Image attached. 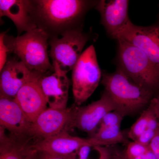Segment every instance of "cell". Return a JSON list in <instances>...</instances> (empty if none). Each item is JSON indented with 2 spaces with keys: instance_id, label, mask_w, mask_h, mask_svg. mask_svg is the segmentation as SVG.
<instances>
[{
  "instance_id": "cell-1",
  "label": "cell",
  "mask_w": 159,
  "mask_h": 159,
  "mask_svg": "<svg viewBox=\"0 0 159 159\" xmlns=\"http://www.w3.org/2000/svg\"><path fill=\"white\" fill-rule=\"evenodd\" d=\"M91 3L83 0H34L31 1L30 13L37 28L51 38L80 28L79 23Z\"/></svg>"
},
{
  "instance_id": "cell-2",
  "label": "cell",
  "mask_w": 159,
  "mask_h": 159,
  "mask_svg": "<svg viewBox=\"0 0 159 159\" xmlns=\"http://www.w3.org/2000/svg\"><path fill=\"white\" fill-rule=\"evenodd\" d=\"M101 82L115 111L124 117L142 112L155 96L153 92L134 82L119 67L114 73H103Z\"/></svg>"
},
{
  "instance_id": "cell-3",
  "label": "cell",
  "mask_w": 159,
  "mask_h": 159,
  "mask_svg": "<svg viewBox=\"0 0 159 159\" xmlns=\"http://www.w3.org/2000/svg\"><path fill=\"white\" fill-rule=\"evenodd\" d=\"M48 34L36 28L17 37L4 36L8 53H13L32 72L44 76L54 72L48 52Z\"/></svg>"
},
{
  "instance_id": "cell-4",
  "label": "cell",
  "mask_w": 159,
  "mask_h": 159,
  "mask_svg": "<svg viewBox=\"0 0 159 159\" xmlns=\"http://www.w3.org/2000/svg\"><path fill=\"white\" fill-rule=\"evenodd\" d=\"M118 41V67L138 85L153 92H159V73L146 54L122 38Z\"/></svg>"
},
{
  "instance_id": "cell-5",
  "label": "cell",
  "mask_w": 159,
  "mask_h": 159,
  "mask_svg": "<svg viewBox=\"0 0 159 159\" xmlns=\"http://www.w3.org/2000/svg\"><path fill=\"white\" fill-rule=\"evenodd\" d=\"M49 39V55L54 72L67 74L77 63L90 36L79 28Z\"/></svg>"
},
{
  "instance_id": "cell-6",
  "label": "cell",
  "mask_w": 159,
  "mask_h": 159,
  "mask_svg": "<svg viewBox=\"0 0 159 159\" xmlns=\"http://www.w3.org/2000/svg\"><path fill=\"white\" fill-rule=\"evenodd\" d=\"M102 77L93 45L83 52L72 70V91L75 105L80 106L93 93Z\"/></svg>"
},
{
  "instance_id": "cell-7",
  "label": "cell",
  "mask_w": 159,
  "mask_h": 159,
  "mask_svg": "<svg viewBox=\"0 0 159 159\" xmlns=\"http://www.w3.org/2000/svg\"><path fill=\"white\" fill-rule=\"evenodd\" d=\"M75 105L64 109L48 107L31 123L30 136L32 140H42L71 130Z\"/></svg>"
},
{
  "instance_id": "cell-8",
  "label": "cell",
  "mask_w": 159,
  "mask_h": 159,
  "mask_svg": "<svg viewBox=\"0 0 159 159\" xmlns=\"http://www.w3.org/2000/svg\"><path fill=\"white\" fill-rule=\"evenodd\" d=\"M128 0H102L96 4L101 24L110 37L118 39L133 23L128 16Z\"/></svg>"
},
{
  "instance_id": "cell-9",
  "label": "cell",
  "mask_w": 159,
  "mask_h": 159,
  "mask_svg": "<svg viewBox=\"0 0 159 159\" xmlns=\"http://www.w3.org/2000/svg\"><path fill=\"white\" fill-rule=\"evenodd\" d=\"M84 146L93 147L105 145L94 138L84 139L73 136L67 132L48 139L35 140L29 144V147L32 150L66 157L77 156L80 149Z\"/></svg>"
},
{
  "instance_id": "cell-10",
  "label": "cell",
  "mask_w": 159,
  "mask_h": 159,
  "mask_svg": "<svg viewBox=\"0 0 159 159\" xmlns=\"http://www.w3.org/2000/svg\"><path fill=\"white\" fill-rule=\"evenodd\" d=\"M115 110L112 102L103 92L99 100L88 105L80 107L75 105L71 129H78L88 134L90 137H92L97 132L98 126L103 117L107 113Z\"/></svg>"
},
{
  "instance_id": "cell-11",
  "label": "cell",
  "mask_w": 159,
  "mask_h": 159,
  "mask_svg": "<svg viewBox=\"0 0 159 159\" xmlns=\"http://www.w3.org/2000/svg\"><path fill=\"white\" fill-rule=\"evenodd\" d=\"M0 125L14 138L32 139L30 134L31 123L15 98L0 95Z\"/></svg>"
},
{
  "instance_id": "cell-12",
  "label": "cell",
  "mask_w": 159,
  "mask_h": 159,
  "mask_svg": "<svg viewBox=\"0 0 159 159\" xmlns=\"http://www.w3.org/2000/svg\"><path fill=\"white\" fill-rule=\"evenodd\" d=\"M121 38L141 49L159 73V23L146 27L133 24Z\"/></svg>"
},
{
  "instance_id": "cell-13",
  "label": "cell",
  "mask_w": 159,
  "mask_h": 159,
  "mask_svg": "<svg viewBox=\"0 0 159 159\" xmlns=\"http://www.w3.org/2000/svg\"><path fill=\"white\" fill-rule=\"evenodd\" d=\"M39 75L42 76L29 70L19 60L7 59L1 70L0 95L15 98L23 86Z\"/></svg>"
},
{
  "instance_id": "cell-14",
  "label": "cell",
  "mask_w": 159,
  "mask_h": 159,
  "mask_svg": "<svg viewBox=\"0 0 159 159\" xmlns=\"http://www.w3.org/2000/svg\"><path fill=\"white\" fill-rule=\"evenodd\" d=\"M42 76H36L27 82L15 98L31 123L48 108V102L39 83V79Z\"/></svg>"
},
{
  "instance_id": "cell-15",
  "label": "cell",
  "mask_w": 159,
  "mask_h": 159,
  "mask_svg": "<svg viewBox=\"0 0 159 159\" xmlns=\"http://www.w3.org/2000/svg\"><path fill=\"white\" fill-rule=\"evenodd\" d=\"M39 83L50 108H67L70 81L66 74L53 72L44 75Z\"/></svg>"
},
{
  "instance_id": "cell-16",
  "label": "cell",
  "mask_w": 159,
  "mask_h": 159,
  "mask_svg": "<svg viewBox=\"0 0 159 159\" xmlns=\"http://www.w3.org/2000/svg\"><path fill=\"white\" fill-rule=\"evenodd\" d=\"M31 7L30 0H1L0 16L10 19L20 35L37 28L31 17Z\"/></svg>"
},
{
  "instance_id": "cell-17",
  "label": "cell",
  "mask_w": 159,
  "mask_h": 159,
  "mask_svg": "<svg viewBox=\"0 0 159 159\" xmlns=\"http://www.w3.org/2000/svg\"><path fill=\"white\" fill-rule=\"evenodd\" d=\"M30 142L7 134L0 127V159H28Z\"/></svg>"
},
{
  "instance_id": "cell-18",
  "label": "cell",
  "mask_w": 159,
  "mask_h": 159,
  "mask_svg": "<svg viewBox=\"0 0 159 159\" xmlns=\"http://www.w3.org/2000/svg\"><path fill=\"white\" fill-rule=\"evenodd\" d=\"M106 145H116L119 143H126L125 134L120 129V125L99 128L93 136Z\"/></svg>"
},
{
  "instance_id": "cell-19",
  "label": "cell",
  "mask_w": 159,
  "mask_h": 159,
  "mask_svg": "<svg viewBox=\"0 0 159 159\" xmlns=\"http://www.w3.org/2000/svg\"><path fill=\"white\" fill-rule=\"evenodd\" d=\"M149 115V110L147 107L142 112L139 119L130 127L127 134L129 139L132 141H136L140 135L147 129Z\"/></svg>"
},
{
  "instance_id": "cell-20",
  "label": "cell",
  "mask_w": 159,
  "mask_h": 159,
  "mask_svg": "<svg viewBox=\"0 0 159 159\" xmlns=\"http://www.w3.org/2000/svg\"><path fill=\"white\" fill-rule=\"evenodd\" d=\"M115 145L97 146L93 148L98 152L99 159H127L124 150H121Z\"/></svg>"
},
{
  "instance_id": "cell-21",
  "label": "cell",
  "mask_w": 159,
  "mask_h": 159,
  "mask_svg": "<svg viewBox=\"0 0 159 159\" xmlns=\"http://www.w3.org/2000/svg\"><path fill=\"white\" fill-rule=\"evenodd\" d=\"M148 147L149 146H145L136 141L128 142L126 148L124 150L125 157L127 159H130L144 155Z\"/></svg>"
},
{
  "instance_id": "cell-22",
  "label": "cell",
  "mask_w": 159,
  "mask_h": 159,
  "mask_svg": "<svg viewBox=\"0 0 159 159\" xmlns=\"http://www.w3.org/2000/svg\"><path fill=\"white\" fill-rule=\"evenodd\" d=\"M124 117L116 111L109 112L102 118L99 128L121 125Z\"/></svg>"
},
{
  "instance_id": "cell-23",
  "label": "cell",
  "mask_w": 159,
  "mask_h": 159,
  "mask_svg": "<svg viewBox=\"0 0 159 159\" xmlns=\"http://www.w3.org/2000/svg\"><path fill=\"white\" fill-rule=\"evenodd\" d=\"M77 156H60L52 154L46 152L32 150L29 147V152L28 159H77Z\"/></svg>"
},
{
  "instance_id": "cell-24",
  "label": "cell",
  "mask_w": 159,
  "mask_h": 159,
  "mask_svg": "<svg viewBox=\"0 0 159 159\" xmlns=\"http://www.w3.org/2000/svg\"><path fill=\"white\" fill-rule=\"evenodd\" d=\"M157 131L147 129L135 141L145 146H149L152 139L154 138Z\"/></svg>"
},
{
  "instance_id": "cell-25",
  "label": "cell",
  "mask_w": 159,
  "mask_h": 159,
  "mask_svg": "<svg viewBox=\"0 0 159 159\" xmlns=\"http://www.w3.org/2000/svg\"><path fill=\"white\" fill-rule=\"evenodd\" d=\"M5 33H1L0 38V51H1V61H0V69L1 70L7 61V53H8L7 47L4 42V36Z\"/></svg>"
},
{
  "instance_id": "cell-26",
  "label": "cell",
  "mask_w": 159,
  "mask_h": 159,
  "mask_svg": "<svg viewBox=\"0 0 159 159\" xmlns=\"http://www.w3.org/2000/svg\"><path fill=\"white\" fill-rule=\"evenodd\" d=\"M148 108L149 110V117H148V125H147V129L156 131L159 129V122L157 118L154 113L153 111L151 108L148 106Z\"/></svg>"
},
{
  "instance_id": "cell-27",
  "label": "cell",
  "mask_w": 159,
  "mask_h": 159,
  "mask_svg": "<svg viewBox=\"0 0 159 159\" xmlns=\"http://www.w3.org/2000/svg\"><path fill=\"white\" fill-rule=\"evenodd\" d=\"M149 146L155 154L157 159H159V129Z\"/></svg>"
},
{
  "instance_id": "cell-28",
  "label": "cell",
  "mask_w": 159,
  "mask_h": 159,
  "mask_svg": "<svg viewBox=\"0 0 159 159\" xmlns=\"http://www.w3.org/2000/svg\"><path fill=\"white\" fill-rule=\"evenodd\" d=\"M148 106L153 111L159 122V92L153 97Z\"/></svg>"
},
{
  "instance_id": "cell-29",
  "label": "cell",
  "mask_w": 159,
  "mask_h": 159,
  "mask_svg": "<svg viewBox=\"0 0 159 159\" xmlns=\"http://www.w3.org/2000/svg\"><path fill=\"white\" fill-rule=\"evenodd\" d=\"M92 148L93 147L90 146L81 147L78 151L77 159H89Z\"/></svg>"
},
{
  "instance_id": "cell-30",
  "label": "cell",
  "mask_w": 159,
  "mask_h": 159,
  "mask_svg": "<svg viewBox=\"0 0 159 159\" xmlns=\"http://www.w3.org/2000/svg\"><path fill=\"white\" fill-rule=\"evenodd\" d=\"M144 159H157L155 154L152 150L151 149L150 147H148V150L144 155Z\"/></svg>"
},
{
  "instance_id": "cell-31",
  "label": "cell",
  "mask_w": 159,
  "mask_h": 159,
  "mask_svg": "<svg viewBox=\"0 0 159 159\" xmlns=\"http://www.w3.org/2000/svg\"><path fill=\"white\" fill-rule=\"evenodd\" d=\"M130 159H144V155L140 156L135 157L132 158H131Z\"/></svg>"
}]
</instances>
